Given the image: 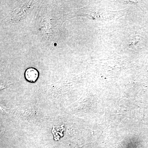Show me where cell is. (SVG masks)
I'll return each instance as SVG.
<instances>
[{
	"label": "cell",
	"instance_id": "cell-1",
	"mask_svg": "<svg viewBox=\"0 0 148 148\" xmlns=\"http://www.w3.org/2000/svg\"><path fill=\"white\" fill-rule=\"evenodd\" d=\"M144 44V38L143 37L139 35H136L132 37L130 43L129 44L130 47L133 49L139 50L142 48Z\"/></svg>",
	"mask_w": 148,
	"mask_h": 148
},
{
	"label": "cell",
	"instance_id": "cell-2",
	"mask_svg": "<svg viewBox=\"0 0 148 148\" xmlns=\"http://www.w3.org/2000/svg\"><path fill=\"white\" fill-rule=\"evenodd\" d=\"M38 72L34 68H29L25 72V77L30 82H35L38 79Z\"/></svg>",
	"mask_w": 148,
	"mask_h": 148
}]
</instances>
